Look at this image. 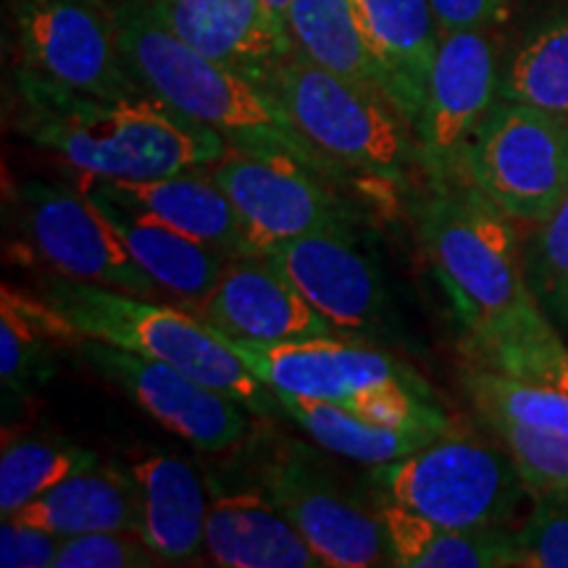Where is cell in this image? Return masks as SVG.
<instances>
[{"label": "cell", "mask_w": 568, "mask_h": 568, "mask_svg": "<svg viewBox=\"0 0 568 568\" xmlns=\"http://www.w3.org/2000/svg\"><path fill=\"white\" fill-rule=\"evenodd\" d=\"M258 485L324 566H389L385 527L376 510L358 506L303 445L287 439L272 450L258 471Z\"/></svg>", "instance_id": "9c48e42d"}, {"label": "cell", "mask_w": 568, "mask_h": 568, "mask_svg": "<svg viewBox=\"0 0 568 568\" xmlns=\"http://www.w3.org/2000/svg\"><path fill=\"white\" fill-rule=\"evenodd\" d=\"M19 130L69 166L98 180L142 182L213 166L230 142L151 92L71 95L19 82Z\"/></svg>", "instance_id": "6da1fadb"}, {"label": "cell", "mask_w": 568, "mask_h": 568, "mask_svg": "<svg viewBox=\"0 0 568 568\" xmlns=\"http://www.w3.org/2000/svg\"><path fill=\"white\" fill-rule=\"evenodd\" d=\"M287 32L295 53L387 98L385 71L368 42L358 0H293Z\"/></svg>", "instance_id": "d4e9b609"}, {"label": "cell", "mask_w": 568, "mask_h": 568, "mask_svg": "<svg viewBox=\"0 0 568 568\" xmlns=\"http://www.w3.org/2000/svg\"><path fill=\"white\" fill-rule=\"evenodd\" d=\"M40 295L82 337L163 361L240 400L253 416H284L282 400L243 364L222 332L172 305L69 276H42Z\"/></svg>", "instance_id": "277c9868"}, {"label": "cell", "mask_w": 568, "mask_h": 568, "mask_svg": "<svg viewBox=\"0 0 568 568\" xmlns=\"http://www.w3.org/2000/svg\"><path fill=\"white\" fill-rule=\"evenodd\" d=\"M500 98L568 119V11L537 27L500 77Z\"/></svg>", "instance_id": "f1b7e54d"}, {"label": "cell", "mask_w": 568, "mask_h": 568, "mask_svg": "<svg viewBox=\"0 0 568 568\" xmlns=\"http://www.w3.org/2000/svg\"><path fill=\"white\" fill-rule=\"evenodd\" d=\"M418 237L466 337L489 335L542 308L524 274L514 219L464 176L432 182L418 209Z\"/></svg>", "instance_id": "3957f363"}, {"label": "cell", "mask_w": 568, "mask_h": 568, "mask_svg": "<svg viewBox=\"0 0 568 568\" xmlns=\"http://www.w3.org/2000/svg\"><path fill=\"white\" fill-rule=\"evenodd\" d=\"M524 274L545 314L568 337V195L531 232L524 247Z\"/></svg>", "instance_id": "1f68e13d"}, {"label": "cell", "mask_w": 568, "mask_h": 568, "mask_svg": "<svg viewBox=\"0 0 568 568\" xmlns=\"http://www.w3.org/2000/svg\"><path fill=\"white\" fill-rule=\"evenodd\" d=\"M264 6L272 11V17L280 21L284 30H287V13H290V6H293V0H264Z\"/></svg>", "instance_id": "74e56055"}, {"label": "cell", "mask_w": 568, "mask_h": 568, "mask_svg": "<svg viewBox=\"0 0 568 568\" xmlns=\"http://www.w3.org/2000/svg\"><path fill=\"white\" fill-rule=\"evenodd\" d=\"M376 516L385 527L395 568H506L518 566L516 531L508 527L453 529L382 495Z\"/></svg>", "instance_id": "603a6c76"}, {"label": "cell", "mask_w": 568, "mask_h": 568, "mask_svg": "<svg viewBox=\"0 0 568 568\" xmlns=\"http://www.w3.org/2000/svg\"><path fill=\"white\" fill-rule=\"evenodd\" d=\"M464 389L481 422H514L550 435H568V393L529 385L466 364Z\"/></svg>", "instance_id": "4dcf8cb0"}, {"label": "cell", "mask_w": 568, "mask_h": 568, "mask_svg": "<svg viewBox=\"0 0 568 568\" xmlns=\"http://www.w3.org/2000/svg\"><path fill=\"white\" fill-rule=\"evenodd\" d=\"M432 9L443 32L487 30L500 19L506 0H432Z\"/></svg>", "instance_id": "8d00e7d4"}, {"label": "cell", "mask_w": 568, "mask_h": 568, "mask_svg": "<svg viewBox=\"0 0 568 568\" xmlns=\"http://www.w3.org/2000/svg\"><path fill=\"white\" fill-rule=\"evenodd\" d=\"M500 101L495 45L487 30L443 32L414 134L432 182L456 180L468 142Z\"/></svg>", "instance_id": "4fadbf2b"}, {"label": "cell", "mask_w": 568, "mask_h": 568, "mask_svg": "<svg viewBox=\"0 0 568 568\" xmlns=\"http://www.w3.org/2000/svg\"><path fill=\"white\" fill-rule=\"evenodd\" d=\"M82 339L53 305L11 287L0 290V382L6 400L30 395L55 372V347H80Z\"/></svg>", "instance_id": "484cf974"}, {"label": "cell", "mask_w": 568, "mask_h": 568, "mask_svg": "<svg viewBox=\"0 0 568 568\" xmlns=\"http://www.w3.org/2000/svg\"><path fill=\"white\" fill-rule=\"evenodd\" d=\"M148 6L197 53L243 71L266 90L295 53L290 32L264 0H148Z\"/></svg>", "instance_id": "e0dca14e"}, {"label": "cell", "mask_w": 568, "mask_h": 568, "mask_svg": "<svg viewBox=\"0 0 568 568\" xmlns=\"http://www.w3.org/2000/svg\"><path fill=\"white\" fill-rule=\"evenodd\" d=\"M98 464V453L63 437L13 439L0 456V514L13 516L27 503Z\"/></svg>", "instance_id": "f546056e"}, {"label": "cell", "mask_w": 568, "mask_h": 568, "mask_svg": "<svg viewBox=\"0 0 568 568\" xmlns=\"http://www.w3.org/2000/svg\"><path fill=\"white\" fill-rule=\"evenodd\" d=\"M518 566L568 568V489L535 495V508L516 531Z\"/></svg>", "instance_id": "836d02e7"}, {"label": "cell", "mask_w": 568, "mask_h": 568, "mask_svg": "<svg viewBox=\"0 0 568 568\" xmlns=\"http://www.w3.org/2000/svg\"><path fill=\"white\" fill-rule=\"evenodd\" d=\"M274 393L282 400L284 416L293 418L305 435L314 437L324 450H332L337 456L358 460V464L366 466H382L389 464V460L406 458L439 437L435 432H403L368 424L361 416L329 400L284 393V389H274Z\"/></svg>", "instance_id": "4316f807"}, {"label": "cell", "mask_w": 568, "mask_h": 568, "mask_svg": "<svg viewBox=\"0 0 568 568\" xmlns=\"http://www.w3.org/2000/svg\"><path fill=\"white\" fill-rule=\"evenodd\" d=\"M138 508V535L163 566L193 564L205 552L209 497L187 460L163 450L134 453L124 464Z\"/></svg>", "instance_id": "ac0fdd59"}, {"label": "cell", "mask_w": 568, "mask_h": 568, "mask_svg": "<svg viewBox=\"0 0 568 568\" xmlns=\"http://www.w3.org/2000/svg\"><path fill=\"white\" fill-rule=\"evenodd\" d=\"M9 518L53 531L61 539L92 531H134L138 508L124 466L98 464L77 474Z\"/></svg>", "instance_id": "cb8c5ba5"}, {"label": "cell", "mask_w": 568, "mask_h": 568, "mask_svg": "<svg viewBox=\"0 0 568 568\" xmlns=\"http://www.w3.org/2000/svg\"><path fill=\"white\" fill-rule=\"evenodd\" d=\"M205 552L226 568H322L301 531L264 489L216 493L205 518Z\"/></svg>", "instance_id": "d6986e66"}, {"label": "cell", "mask_w": 568, "mask_h": 568, "mask_svg": "<svg viewBox=\"0 0 568 568\" xmlns=\"http://www.w3.org/2000/svg\"><path fill=\"white\" fill-rule=\"evenodd\" d=\"M17 203L27 243L55 274L159 301V284L142 272L88 195L30 180L19 187Z\"/></svg>", "instance_id": "8fae6325"}, {"label": "cell", "mask_w": 568, "mask_h": 568, "mask_svg": "<svg viewBox=\"0 0 568 568\" xmlns=\"http://www.w3.org/2000/svg\"><path fill=\"white\" fill-rule=\"evenodd\" d=\"M19 82L90 98L148 92L126 61L105 0H11Z\"/></svg>", "instance_id": "52a82bcc"}, {"label": "cell", "mask_w": 568, "mask_h": 568, "mask_svg": "<svg viewBox=\"0 0 568 568\" xmlns=\"http://www.w3.org/2000/svg\"><path fill=\"white\" fill-rule=\"evenodd\" d=\"M211 180L230 197L251 255L347 224L345 203L326 187V176L290 155L230 148L213 163Z\"/></svg>", "instance_id": "30bf717a"}, {"label": "cell", "mask_w": 568, "mask_h": 568, "mask_svg": "<svg viewBox=\"0 0 568 568\" xmlns=\"http://www.w3.org/2000/svg\"><path fill=\"white\" fill-rule=\"evenodd\" d=\"M372 479L382 495L453 529L506 527L529 493L506 445L456 424L422 450L374 466Z\"/></svg>", "instance_id": "8992f818"}, {"label": "cell", "mask_w": 568, "mask_h": 568, "mask_svg": "<svg viewBox=\"0 0 568 568\" xmlns=\"http://www.w3.org/2000/svg\"><path fill=\"white\" fill-rule=\"evenodd\" d=\"M109 6L126 61L151 95L216 130L230 148L290 155L324 176L339 172L303 138L272 90L190 48L163 27L148 0Z\"/></svg>", "instance_id": "7a4b0ae2"}, {"label": "cell", "mask_w": 568, "mask_h": 568, "mask_svg": "<svg viewBox=\"0 0 568 568\" xmlns=\"http://www.w3.org/2000/svg\"><path fill=\"white\" fill-rule=\"evenodd\" d=\"M82 193L95 203L105 222L116 230L142 272L151 276L161 290L184 303H197L209 295V290L222 276L224 266L230 264V253L187 237V234L148 216V213L134 211L130 205L98 193V190L84 187V184Z\"/></svg>", "instance_id": "ffe728a7"}, {"label": "cell", "mask_w": 568, "mask_h": 568, "mask_svg": "<svg viewBox=\"0 0 568 568\" xmlns=\"http://www.w3.org/2000/svg\"><path fill=\"white\" fill-rule=\"evenodd\" d=\"M266 255L335 332L376 337L385 329V280L347 224L303 234Z\"/></svg>", "instance_id": "9a60e30c"}, {"label": "cell", "mask_w": 568, "mask_h": 568, "mask_svg": "<svg viewBox=\"0 0 568 568\" xmlns=\"http://www.w3.org/2000/svg\"><path fill=\"white\" fill-rule=\"evenodd\" d=\"M63 539L53 531L3 518L0 527V566L3 568H55Z\"/></svg>", "instance_id": "d590c367"}, {"label": "cell", "mask_w": 568, "mask_h": 568, "mask_svg": "<svg viewBox=\"0 0 568 568\" xmlns=\"http://www.w3.org/2000/svg\"><path fill=\"white\" fill-rule=\"evenodd\" d=\"M272 92L303 138L337 169L403 184L418 161L416 140H408L410 124L382 92L361 88L301 53L282 63Z\"/></svg>", "instance_id": "5b68a950"}, {"label": "cell", "mask_w": 568, "mask_h": 568, "mask_svg": "<svg viewBox=\"0 0 568 568\" xmlns=\"http://www.w3.org/2000/svg\"><path fill=\"white\" fill-rule=\"evenodd\" d=\"M105 3H119V0H105Z\"/></svg>", "instance_id": "f35d334b"}, {"label": "cell", "mask_w": 568, "mask_h": 568, "mask_svg": "<svg viewBox=\"0 0 568 568\" xmlns=\"http://www.w3.org/2000/svg\"><path fill=\"white\" fill-rule=\"evenodd\" d=\"M506 445L531 495L568 489V435H550L514 422H485Z\"/></svg>", "instance_id": "d6a6232c"}, {"label": "cell", "mask_w": 568, "mask_h": 568, "mask_svg": "<svg viewBox=\"0 0 568 568\" xmlns=\"http://www.w3.org/2000/svg\"><path fill=\"white\" fill-rule=\"evenodd\" d=\"M195 316L224 337L245 343L335 335V326L301 295L268 255H232Z\"/></svg>", "instance_id": "2e32d148"}, {"label": "cell", "mask_w": 568, "mask_h": 568, "mask_svg": "<svg viewBox=\"0 0 568 568\" xmlns=\"http://www.w3.org/2000/svg\"><path fill=\"white\" fill-rule=\"evenodd\" d=\"M243 364L272 389H284L347 408L355 397L382 387L432 389L414 368L389 353L332 335L287 339V343H245L226 337Z\"/></svg>", "instance_id": "5bb4252c"}, {"label": "cell", "mask_w": 568, "mask_h": 568, "mask_svg": "<svg viewBox=\"0 0 568 568\" xmlns=\"http://www.w3.org/2000/svg\"><path fill=\"white\" fill-rule=\"evenodd\" d=\"M464 353L471 366L568 393V345L542 308L489 335L466 337Z\"/></svg>", "instance_id": "83f0119b"}, {"label": "cell", "mask_w": 568, "mask_h": 568, "mask_svg": "<svg viewBox=\"0 0 568 568\" xmlns=\"http://www.w3.org/2000/svg\"><path fill=\"white\" fill-rule=\"evenodd\" d=\"M368 42L385 71L387 98L414 130L443 27L432 0H358Z\"/></svg>", "instance_id": "7402d4cb"}, {"label": "cell", "mask_w": 568, "mask_h": 568, "mask_svg": "<svg viewBox=\"0 0 568 568\" xmlns=\"http://www.w3.org/2000/svg\"><path fill=\"white\" fill-rule=\"evenodd\" d=\"M458 176L514 222L542 224L568 195V119L500 98L468 142Z\"/></svg>", "instance_id": "ba28073f"}, {"label": "cell", "mask_w": 568, "mask_h": 568, "mask_svg": "<svg viewBox=\"0 0 568 568\" xmlns=\"http://www.w3.org/2000/svg\"><path fill=\"white\" fill-rule=\"evenodd\" d=\"M80 353L92 372L197 450H226L251 429V410L243 403L182 368L90 337L80 343Z\"/></svg>", "instance_id": "7c38bea8"}, {"label": "cell", "mask_w": 568, "mask_h": 568, "mask_svg": "<svg viewBox=\"0 0 568 568\" xmlns=\"http://www.w3.org/2000/svg\"><path fill=\"white\" fill-rule=\"evenodd\" d=\"M163 560L134 531H92L61 542L55 568H153Z\"/></svg>", "instance_id": "e575fe53"}, {"label": "cell", "mask_w": 568, "mask_h": 568, "mask_svg": "<svg viewBox=\"0 0 568 568\" xmlns=\"http://www.w3.org/2000/svg\"><path fill=\"white\" fill-rule=\"evenodd\" d=\"M195 172L197 169L142 182L84 176V187L98 190L134 211L148 213L205 245L219 247L230 255H245L247 245L230 197L211 180V174L201 176Z\"/></svg>", "instance_id": "44dd1931"}]
</instances>
